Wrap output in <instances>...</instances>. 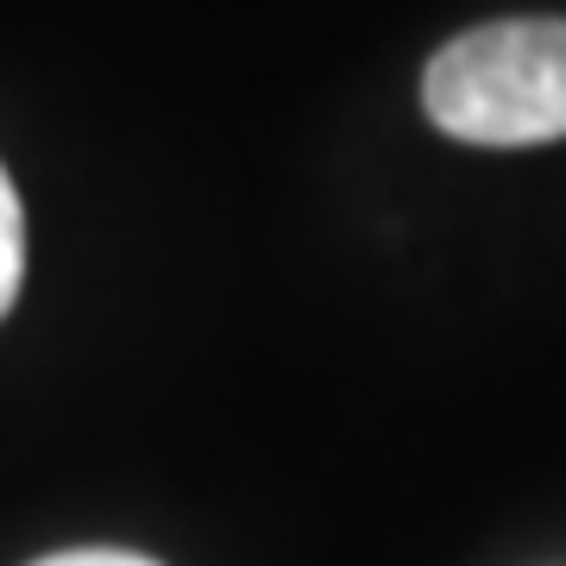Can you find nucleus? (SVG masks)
I'll use <instances>...</instances> for the list:
<instances>
[{"instance_id": "obj_2", "label": "nucleus", "mask_w": 566, "mask_h": 566, "mask_svg": "<svg viewBox=\"0 0 566 566\" xmlns=\"http://www.w3.org/2000/svg\"><path fill=\"white\" fill-rule=\"evenodd\" d=\"M25 277V214H20V189L0 170V315L13 308Z\"/></svg>"}, {"instance_id": "obj_3", "label": "nucleus", "mask_w": 566, "mask_h": 566, "mask_svg": "<svg viewBox=\"0 0 566 566\" xmlns=\"http://www.w3.org/2000/svg\"><path fill=\"white\" fill-rule=\"evenodd\" d=\"M32 566H158L145 554H120V547H70V554H44Z\"/></svg>"}, {"instance_id": "obj_1", "label": "nucleus", "mask_w": 566, "mask_h": 566, "mask_svg": "<svg viewBox=\"0 0 566 566\" xmlns=\"http://www.w3.org/2000/svg\"><path fill=\"white\" fill-rule=\"evenodd\" d=\"M428 120L465 145L566 139V20H497L434 51Z\"/></svg>"}]
</instances>
